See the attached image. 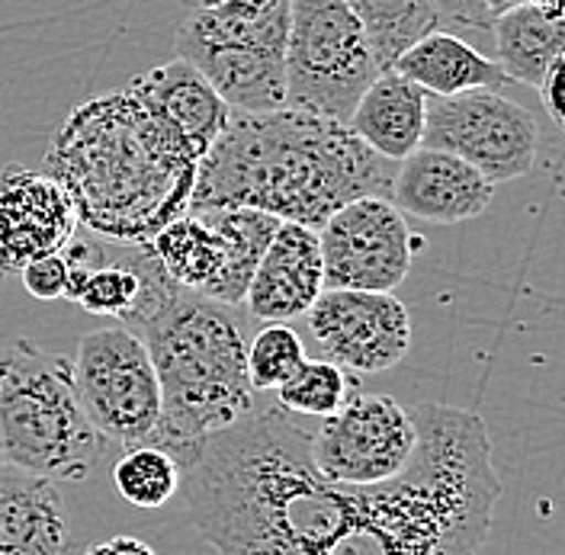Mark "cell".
I'll use <instances>...</instances> for the list:
<instances>
[{
	"mask_svg": "<svg viewBox=\"0 0 565 555\" xmlns=\"http://www.w3.org/2000/svg\"><path fill=\"white\" fill-rule=\"evenodd\" d=\"M312 430L292 412L254 405L180 462L190 517L218 553L360 555V485H334L312 462Z\"/></svg>",
	"mask_w": 565,
	"mask_h": 555,
	"instance_id": "cell-1",
	"label": "cell"
},
{
	"mask_svg": "<svg viewBox=\"0 0 565 555\" xmlns=\"http://www.w3.org/2000/svg\"><path fill=\"white\" fill-rule=\"evenodd\" d=\"M348 3L370 39L380 71L392 68L395 58L412 42L440 26L430 0H348Z\"/></svg>",
	"mask_w": 565,
	"mask_h": 555,
	"instance_id": "cell-24",
	"label": "cell"
},
{
	"mask_svg": "<svg viewBox=\"0 0 565 555\" xmlns=\"http://www.w3.org/2000/svg\"><path fill=\"white\" fill-rule=\"evenodd\" d=\"M427 90L408 81L402 71L383 68L353 104L348 126L373 151L402 161L424 141Z\"/></svg>",
	"mask_w": 565,
	"mask_h": 555,
	"instance_id": "cell-19",
	"label": "cell"
},
{
	"mask_svg": "<svg viewBox=\"0 0 565 555\" xmlns=\"http://www.w3.org/2000/svg\"><path fill=\"white\" fill-rule=\"evenodd\" d=\"M324 289L318 228L280 222L254 277L247 282V312L260 321H292L312 309Z\"/></svg>",
	"mask_w": 565,
	"mask_h": 555,
	"instance_id": "cell-16",
	"label": "cell"
},
{
	"mask_svg": "<svg viewBox=\"0 0 565 555\" xmlns=\"http://www.w3.org/2000/svg\"><path fill=\"white\" fill-rule=\"evenodd\" d=\"M392 68L402 71L408 81H415L422 90L437 94V97L462 94L472 87L501 90L508 84V74L501 71L494 58L482 55L479 49H472L459 35L444 33V30H430L418 42H412L395 58Z\"/></svg>",
	"mask_w": 565,
	"mask_h": 555,
	"instance_id": "cell-20",
	"label": "cell"
},
{
	"mask_svg": "<svg viewBox=\"0 0 565 555\" xmlns=\"http://www.w3.org/2000/svg\"><path fill=\"white\" fill-rule=\"evenodd\" d=\"M113 485L116 494L141 511L164 508L180 491V466L171 452L154 444L126 447L119 462L113 466Z\"/></svg>",
	"mask_w": 565,
	"mask_h": 555,
	"instance_id": "cell-25",
	"label": "cell"
},
{
	"mask_svg": "<svg viewBox=\"0 0 565 555\" xmlns=\"http://www.w3.org/2000/svg\"><path fill=\"white\" fill-rule=\"evenodd\" d=\"M494 183L454 151L418 145L395 164L388 200L412 218L457 225L492 206Z\"/></svg>",
	"mask_w": 565,
	"mask_h": 555,
	"instance_id": "cell-15",
	"label": "cell"
},
{
	"mask_svg": "<svg viewBox=\"0 0 565 555\" xmlns=\"http://www.w3.org/2000/svg\"><path fill=\"white\" fill-rule=\"evenodd\" d=\"M376 74V55L348 0H289L286 106L348 122Z\"/></svg>",
	"mask_w": 565,
	"mask_h": 555,
	"instance_id": "cell-8",
	"label": "cell"
},
{
	"mask_svg": "<svg viewBox=\"0 0 565 555\" xmlns=\"http://www.w3.org/2000/svg\"><path fill=\"white\" fill-rule=\"evenodd\" d=\"M161 382V417L148 444L161 447L177 466L203 437L235 424L257 405L247 376V338L232 306L183 289L174 302L141 324Z\"/></svg>",
	"mask_w": 565,
	"mask_h": 555,
	"instance_id": "cell-5",
	"label": "cell"
},
{
	"mask_svg": "<svg viewBox=\"0 0 565 555\" xmlns=\"http://www.w3.org/2000/svg\"><path fill=\"white\" fill-rule=\"evenodd\" d=\"M274 392H277V402L292 415L328 417L338 408H344V402L353 392H360V380L331 360H309L306 356L292 370V376L280 382Z\"/></svg>",
	"mask_w": 565,
	"mask_h": 555,
	"instance_id": "cell-26",
	"label": "cell"
},
{
	"mask_svg": "<svg viewBox=\"0 0 565 555\" xmlns=\"http://www.w3.org/2000/svg\"><path fill=\"white\" fill-rule=\"evenodd\" d=\"M87 546L71 536L52 479L0 459V555H65Z\"/></svg>",
	"mask_w": 565,
	"mask_h": 555,
	"instance_id": "cell-17",
	"label": "cell"
},
{
	"mask_svg": "<svg viewBox=\"0 0 565 555\" xmlns=\"http://www.w3.org/2000/svg\"><path fill=\"white\" fill-rule=\"evenodd\" d=\"M94 553L151 555V553H154V546H151V543H145V540H136V536H113L109 543H100V546H94Z\"/></svg>",
	"mask_w": 565,
	"mask_h": 555,
	"instance_id": "cell-30",
	"label": "cell"
},
{
	"mask_svg": "<svg viewBox=\"0 0 565 555\" xmlns=\"http://www.w3.org/2000/svg\"><path fill=\"white\" fill-rule=\"evenodd\" d=\"M422 145L454 151L492 183H504L533 171L540 122L494 87H472L450 97L427 94Z\"/></svg>",
	"mask_w": 565,
	"mask_h": 555,
	"instance_id": "cell-10",
	"label": "cell"
},
{
	"mask_svg": "<svg viewBox=\"0 0 565 555\" xmlns=\"http://www.w3.org/2000/svg\"><path fill=\"white\" fill-rule=\"evenodd\" d=\"M183 3H190V7H210V3H218V0H183Z\"/></svg>",
	"mask_w": 565,
	"mask_h": 555,
	"instance_id": "cell-32",
	"label": "cell"
},
{
	"mask_svg": "<svg viewBox=\"0 0 565 555\" xmlns=\"http://www.w3.org/2000/svg\"><path fill=\"white\" fill-rule=\"evenodd\" d=\"M151 247H154L161 267L168 270V277L193 292H200L218 274V267L225 260V247H222L218 232L196 209H186L177 218H171L151 238Z\"/></svg>",
	"mask_w": 565,
	"mask_h": 555,
	"instance_id": "cell-23",
	"label": "cell"
},
{
	"mask_svg": "<svg viewBox=\"0 0 565 555\" xmlns=\"http://www.w3.org/2000/svg\"><path fill=\"white\" fill-rule=\"evenodd\" d=\"M412 412L392 395L353 392L312 430V462L334 485H376L392 479L415 450Z\"/></svg>",
	"mask_w": 565,
	"mask_h": 555,
	"instance_id": "cell-11",
	"label": "cell"
},
{
	"mask_svg": "<svg viewBox=\"0 0 565 555\" xmlns=\"http://www.w3.org/2000/svg\"><path fill=\"white\" fill-rule=\"evenodd\" d=\"M129 87L196 158L210 151L232 116L222 94L183 58L145 71L129 81Z\"/></svg>",
	"mask_w": 565,
	"mask_h": 555,
	"instance_id": "cell-18",
	"label": "cell"
},
{
	"mask_svg": "<svg viewBox=\"0 0 565 555\" xmlns=\"http://www.w3.org/2000/svg\"><path fill=\"white\" fill-rule=\"evenodd\" d=\"M71 376L90 424L113 447L148 444L161 417V382L139 334L116 321L81 338Z\"/></svg>",
	"mask_w": 565,
	"mask_h": 555,
	"instance_id": "cell-9",
	"label": "cell"
},
{
	"mask_svg": "<svg viewBox=\"0 0 565 555\" xmlns=\"http://www.w3.org/2000/svg\"><path fill=\"white\" fill-rule=\"evenodd\" d=\"M395 164L348 122L296 106L232 109L200 158L190 209L250 206L321 228L351 200L388 196Z\"/></svg>",
	"mask_w": 565,
	"mask_h": 555,
	"instance_id": "cell-2",
	"label": "cell"
},
{
	"mask_svg": "<svg viewBox=\"0 0 565 555\" xmlns=\"http://www.w3.org/2000/svg\"><path fill=\"white\" fill-rule=\"evenodd\" d=\"M408 412L418 430L408 462L386 482L360 485V553H479L501 498L486 420L437 402Z\"/></svg>",
	"mask_w": 565,
	"mask_h": 555,
	"instance_id": "cell-4",
	"label": "cell"
},
{
	"mask_svg": "<svg viewBox=\"0 0 565 555\" xmlns=\"http://www.w3.org/2000/svg\"><path fill=\"white\" fill-rule=\"evenodd\" d=\"M68 190L49 174L23 164L0 171V277L20 274L30 260L62 250L77 232Z\"/></svg>",
	"mask_w": 565,
	"mask_h": 555,
	"instance_id": "cell-14",
	"label": "cell"
},
{
	"mask_svg": "<svg viewBox=\"0 0 565 555\" xmlns=\"http://www.w3.org/2000/svg\"><path fill=\"white\" fill-rule=\"evenodd\" d=\"M113 444L84 412L71 360L26 338L0 348V459L52 482H87Z\"/></svg>",
	"mask_w": 565,
	"mask_h": 555,
	"instance_id": "cell-6",
	"label": "cell"
},
{
	"mask_svg": "<svg viewBox=\"0 0 565 555\" xmlns=\"http://www.w3.org/2000/svg\"><path fill=\"white\" fill-rule=\"evenodd\" d=\"M306 360L299 334L286 321H267L247 344V376L257 392H274Z\"/></svg>",
	"mask_w": 565,
	"mask_h": 555,
	"instance_id": "cell-27",
	"label": "cell"
},
{
	"mask_svg": "<svg viewBox=\"0 0 565 555\" xmlns=\"http://www.w3.org/2000/svg\"><path fill=\"white\" fill-rule=\"evenodd\" d=\"M196 212L218 232L222 247H225V260L218 274L200 289V296L215 299L222 306H242L247 282L254 277L270 238L277 235L282 218L250 206H212L196 209Z\"/></svg>",
	"mask_w": 565,
	"mask_h": 555,
	"instance_id": "cell-22",
	"label": "cell"
},
{
	"mask_svg": "<svg viewBox=\"0 0 565 555\" xmlns=\"http://www.w3.org/2000/svg\"><path fill=\"white\" fill-rule=\"evenodd\" d=\"M514 3H524V0H489V7H492L494 17H498L501 10H508V7H514Z\"/></svg>",
	"mask_w": 565,
	"mask_h": 555,
	"instance_id": "cell-31",
	"label": "cell"
},
{
	"mask_svg": "<svg viewBox=\"0 0 565 555\" xmlns=\"http://www.w3.org/2000/svg\"><path fill=\"white\" fill-rule=\"evenodd\" d=\"M45 168L68 190L84 228L113 242H151L190 209L200 158L126 84L71 113Z\"/></svg>",
	"mask_w": 565,
	"mask_h": 555,
	"instance_id": "cell-3",
	"label": "cell"
},
{
	"mask_svg": "<svg viewBox=\"0 0 565 555\" xmlns=\"http://www.w3.org/2000/svg\"><path fill=\"white\" fill-rule=\"evenodd\" d=\"M430 7L437 13V23L476 30V33H492L494 13L489 0H430Z\"/></svg>",
	"mask_w": 565,
	"mask_h": 555,
	"instance_id": "cell-29",
	"label": "cell"
},
{
	"mask_svg": "<svg viewBox=\"0 0 565 555\" xmlns=\"http://www.w3.org/2000/svg\"><path fill=\"white\" fill-rule=\"evenodd\" d=\"M20 279H23L26 292L39 302L65 299L68 296V260H65L62 250L42 254V257H35L20 270Z\"/></svg>",
	"mask_w": 565,
	"mask_h": 555,
	"instance_id": "cell-28",
	"label": "cell"
},
{
	"mask_svg": "<svg viewBox=\"0 0 565 555\" xmlns=\"http://www.w3.org/2000/svg\"><path fill=\"white\" fill-rule=\"evenodd\" d=\"M289 0H218L193 7L177 30V58L190 62L232 109L286 106Z\"/></svg>",
	"mask_w": 565,
	"mask_h": 555,
	"instance_id": "cell-7",
	"label": "cell"
},
{
	"mask_svg": "<svg viewBox=\"0 0 565 555\" xmlns=\"http://www.w3.org/2000/svg\"><path fill=\"white\" fill-rule=\"evenodd\" d=\"M498 65L508 81L543 87L546 74L565 55V13H546L533 0L501 10L492 23Z\"/></svg>",
	"mask_w": 565,
	"mask_h": 555,
	"instance_id": "cell-21",
	"label": "cell"
},
{
	"mask_svg": "<svg viewBox=\"0 0 565 555\" xmlns=\"http://www.w3.org/2000/svg\"><path fill=\"white\" fill-rule=\"evenodd\" d=\"M306 318L324 360L353 376L386 373L412 350V314L383 289L324 286Z\"/></svg>",
	"mask_w": 565,
	"mask_h": 555,
	"instance_id": "cell-13",
	"label": "cell"
},
{
	"mask_svg": "<svg viewBox=\"0 0 565 555\" xmlns=\"http://www.w3.org/2000/svg\"><path fill=\"white\" fill-rule=\"evenodd\" d=\"M318 244L324 286L392 292L408 277L422 242L388 196H360L324 218Z\"/></svg>",
	"mask_w": 565,
	"mask_h": 555,
	"instance_id": "cell-12",
	"label": "cell"
}]
</instances>
